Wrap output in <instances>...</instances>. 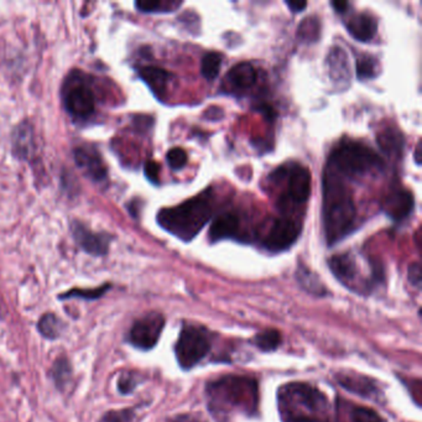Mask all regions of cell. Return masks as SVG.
Here are the masks:
<instances>
[{"mask_svg":"<svg viewBox=\"0 0 422 422\" xmlns=\"http://www.w3.org/2000/svg\"><path fill=\"white\" fill-rule=\"evenodd\" d=\"M209 409L216 417L233 412L251 415L258 405V384L246 376H225L207 388Z\"/></svg>","mask_w":422,"mask_h":422,"instance_id":"obj_1","label":"cell"},{"mask_svg":"<svg viewBox=\"0 0 422 422\" xmlns=\"http://www.w3.org/2000/svg\"><path fill=\"white\" fill-rule=\"evenodd\" d=\"M357 209L350 191L337 178L326 173L324 181V235L329 245L350 235L355 225Z\"/></svg>","mask_w":422,"mask_h":422,"instance_id":"obj_2","label":"cell"},{"mask_svg":"<svg viewBox=\"0 0 422 422\" xmlns=\"http://www.w3.org/2000/svg\"><path fill=\"white\" fill-rule=\"evenodd\" d=\"M277 400L282 422H324L329 411L326 396L305 383L282 386Z\"/></svg>","mask_w":422,"mask_h":422,"instance_id":"obj_3","label":"cell"},{"mask_svg":"<svg viewBox=\"0 0 422 422\" xmlns=\"http://www.w3.org/2000/svg\"><path fill=\"white\" fill-rule=\"evenodd\" d=\"M209 193L211 191H206L176 207L161 209L157 213V223L180 239H192L212 216Z\"/></svg>","mask_w":422,"mask_h":422,"instance_id":"obj_4","label":"cell"},{"mask_svg":"<svg viewBox=\"0 0 422 422\" xmlns=\"http://www.w3.org/2000/svg\"><path fill=\"white\" fill-rule=\"evenodd\" d=\"M62 103L73 120L84 121L95 113L97 97L88 74L73 70L62 84Z\"/></svg>","mask_w":422,"mask_h":422,"instance_id":"obj_5","label":"cell"},{"mask_svg":"<svg viewBox=\"0 0 422 422\" xmlns=\"http://www.w3.org/2000/svg\"><path fill=\"white\" fill-rule=\"evenodd\" d=\"M329 162L336 171L344 176H362L376 169H381L383 162L376 152L357 141H345L334 149Z\"/></svg>","mask_w":422,"mask_h":422,"instance_id":"obj_6","label":"cell"},{"mask_svg":"<svg viewBox=\"0 0 422 422\" xmlns=\"http://www.w3.org/2000/svg\"><path fill=\"white\" fill-rule=\"evenodd\" d=\"M209 350L211 341L207 332L201 327L188 324L183 327L180 334L175 353L180 367L188 370L204 360Z\"/></svg>","mask_w":422,"mask_h":422,"instance_id":"obj_7","label":"cell"},{"mask_svg":"<svg viewBox=\"0 0 422 422\" xmlns=\"http://www.w3.org/2000/svg\"><path fill=\"white\" fill-rule=\"evenodd\" d=\"M164 326L165 319L161 313H147L133 324L129 332V342L139 350H152L157 345Z\"/></svg>","mask_w":422,"mask_h":422,"instance_id":"obj_8","label":"cell"},{"mask_svg":"<svg viewBox=\"0 0 422 422\" xmlns=\"http://www.w3.org/2000/svg\"><path fill=\"white\" fill-rule=\"evenodd\" d=\"M301 233V227L295 220L279 218L274 222L264 239V246L268 251H282L290 248Z\"/></svg>","mask_w":422,"mask_h":422,"instance_id":"obj_9","label":"cell"},{"mask_svg":"<svg viewBox=\"0 0 422 422\" xmlns=\"http://www.w3.org/2000/svg\"><path fill=\"white\" fill-rule=\"evenodd\" d=\"M74 161L77 166L88 176L92 181L102 183L108 178V170L103 157L93 146H79L74 150Z\"/></svg>","mask_w":422,"mask_h":422,"instance_id":"obj_10","label":"cell"},{"mask_svg":"<svg viewBox=\"0 0 422 422\" xmlns=\"http://www.w3.org/2000/svg\"><path fill=\"white\" fill-rule=\"evenodd\" d=\"M73 238L76 243L92 256H105L110 248V237L105 233H94L79 222L72 223Z\"/></svg>","mask_w":422,"mask_h":422,"instance_id":"obj_11","label":"cell"},{"mask_svg":"<svg viewBox=\"0 0 422 422\" xmlns=\"http://www.w3.org/2000/svg\"><path fill=\"white\" fill-rule=\"evenodd\" d=\"M383 209L391 219L402 220L411 214L414 196L405 188H394L384 198Z\"/></svg>","mask_w":422,"mask_h":422,"instance_id":"obj_12","label":"cell"},{"mask_svg":"<svg viewBox=\"0 0 422 422\" xmlns=\"http://www.w3.org/2000/svg\"><path fill=\"white\" fill-rule=\"evenodd\" d=\"M289 176V197L292 202L297 204H303L308 201L311 193V173L306 167L301 165H294L287 170Z\"/></svg>","mask_w":422,"mask_h":422,"instance_id":"obj_13","label":"cell"},{"mask_svg":"<svg viewBox=\"0 0 422 422\" xmlns=\"http://www.w3.org/2000/svg\"><path fill=\"white\" fill-rule=\"evenodd\" d=\"M329 265L339 282L350 289H355V282L358 277V268L355 264V258L350 256V253L332 256L329 259Z\"/></svg>","mask_w":422,"mask_h":422,"instance_id":"obj_14","label":"cell"},{"mask_svg":"<svg viewBox=\"0 0 422 422\" xmlns=\"http://www.w3.org/2000/svg\"><path fill=\"white\" fill-rule=\"evenodd\" d=\"M345 27L355 40L367 42L376 37L378 21L369 13H360L352 16Z\"/></svg>","mask_w":422,"mask_h":422,"instance_id":"obj_15","label":"cell"},{"mask_svg":"<svg viewBox=\"0 0 422 422\" xmlns=\"http://www.w3.org/2000/svg\"><path fill=\"white\" fill-rule=\"evenodd\" d=\"M329 77L334 84H350V66L348 55L341 47H334L327 58Z\"/></svg>","mask_w":422,"mask_h":422,"instance_id":"obj_16","label":"cell"},{"mask_svg":"<svg viewBox=\"0 0 422 422\" xmlns=\"http://www.w3.org/2000/svg\"><path fill=\"white\" fill-rule=\"evenodd\" d=\"M139 74L157 97L162 98L165 95L167 86L171 81V73L167 72L166 70H164V68L146 66V67H141L139 70Z\"/></svg>","mask_w":422,"mask_h":422,"instance_id":"obj_17","label":"cell"},{"mask_svg":"<svg viewBox=\"0 0 422 422\" xmlns=\"http://www.w3.org/2000/svg\"><path fill=\"white\" fill-rule=\"evenodd\" d=\"M239 230V218L235 213H225L219 216L209 228V238L219 240L232 238Z\"/></svg>","mask_w":422,"mask_h":422,"instance_id":"obj_18","label":"cell"},{"mask_svg":"<svg viewBox=\"0 0 422 422\" xmlns=\"http://www.w3.org/2000/svg\"><path fill=\"white\" fill-rule=\"evenodd\" d=\"M378 145L389 157H400L405 145L402 131L395 128H388L378 134Z\"/></svg>","mask_w":422,"mask_h":422,"instance_id":"obj_19","label":"cell"},{"mask_svg":"<svg viewBox=\"0 0 422 422\" xmlns=\"http://www.w3.org/2000/svg\"><path fill=\"white\" fill-rule=\"evenodd\" d=\"M258 79L254 66L249 62H240L230 68L227 79L237 88H249L256 84Z\"/></svg>","mask_w":422,"mask_h":422,"instance_id":"obj_20","label":"cell"},{"mask_svg":"<svg viewBox=\"0 0 422 422\" xmlns=\"http://www.w3.org/2000/svg\"><path fill=\"white\" fill-rule=\"evenodd\" d=\"M338 383L341 385L345 388L350 393H355L362 396L373 395V393L376 391L374 383L367 379L365 376H355V374H341L337 376Z\"/></svg>","mask_w":422,"mask_h":422,"instance_id":"obj_21","label":"cell"},{"mask_svg":"<svg viewBox=\"0 0 422 422\" xmlns=\"http://www.w3.org/2000/svg\"><path fill=\"white\" fill-rule=\"evenodd\" d=\"M32 146H34L32 129L27 126V123H24L16 129L14 136L15 152L19 154V157H29L32 155Z\"/></svg>","mask_w":422,"mask_h":422,"instance_id":"obj_22","label":"cell"},{"mask_svg":"<svg viewBox=\"0 0 422 422\" xmlns=\"http://www.w3.org/2000/svg\"><path fill=\"white\" fill-rule=\"evenodd\" d=\"M297 280L301 284V286L316 295H324V286L322 282H319L312 271L308 270L306 266H300V269L297 270Z\"/></svg>","mask_w":422,"mask_h":422,"instance_id":"obj_23","label":"cell"},{"mask_svg":"<svg viewBox=\"0 0 422 422\" xmlns=\"http://www.w3.org/2000/svg\"><path fill=\"white\" fill-rule=\"evenodd\" d=\"M223 56L219 53H209L204 55L201 62V73L207 81L217 79L220 71Z\"/></svg>","mask_w":422,"mask_h":422,"instance_id":"obj_24","label":"cell"},{"mask_svg":"<svg viewBox=\"0 0 422 422\" xmlns=\"http://www.w3.org/2000/svg\"><path fill=\"white\" fill-rule=\"evenodd\" d=\"M254 343L259 350L271 352L277 350L282 344V334L277 329H265L261 334H256Z\"/></svg>","mask_w":422,"mask_h":422,"instance_id":"obj_25","label":"cell"},{"mask_svg":"<svg viewBox=\"0 0 422 422\" xmlns=\"http://www.w3.org/2000/svg\"><path fill=\"white\" fill-rule=\"evenodd\" d=\"M180 6L181 3L171 0H140L136 3V9L141 13H167Z\"/></svg>","mask_w":422,"mask_h":422,"instance_id":"obj_26","label":"cell"},{"mask_svg":"<svg viewBox=\"0 0 422 422\" xmlns=\"http://www.w3.org/2000/svg\"><path fill=\"white\" fill-rule=\"evenodd\" d=\"M381 72L379 62L376 58L364 55L357 61V76L360 79H374Z\"/></svg>","mask_w":422,"mask_h":422,"instance_id":"obj_27","label":"cell"},{"mask_svg":"<svg viewBox=\"0 0 422 422\" xmlns=\"http://www.w3.org/2000/svg\"><path fill=\"white\" fill-rule=\"evenodd\" d=\"M297 35L303 41H316L318 37H319V21H318V19H316V18L305 19L298 27Z\"/></svg>","mask_w":422,"mask_h":422,"instance_id":"obj_28","label":"cell"},{"mask_svg":"<svg viewBox=\"0 0 422 422\" xmlns=\"http://www.w3.org/2000/svg\"><path fill=\"white\" fill-rule=\"evenodd\" d=\"M39 329L46 338H56L61 332V324L55 315L47 313L39 322Z\"/></svg>","mask_w":422,"mask_h":422,"instance_id":"obj_29","label":"cell"},{"mask_svg":"<svg viewBox=\"0 0 422 422\" xmlns=\"http://www.w3.org/2000/svg\"><path fill=\"white\" fill-rule=\"evenodd\" d=\"M166 159L172 170H180L187 164V152L181 147H173L167 152Z\"/></svg>","mask_w":422,"mask_h":422,"instance_id":"obj_30","label":"cell"},{"mask_svg":"<svg viewBox=\"0 0 422 422\" xmlns=\"http://www.w3.org/2000/svg\"><path fill=\"white\" fill-rule=\"evenodd\" d=\"M353 422H384L374 410L369 407H355L352 412Z\"/></svg>","mask_w":422,"mask_h":422,"instance_id":"obj_31","label":"cell"},{"mask_svg":"<svg viewBox=\"0 0 422 422\" xmlns=\"http://www.w3.org/2000/svg\"><path fill=\"white\" fill-rule=\"evenodd\" d=\"M110 285H105V286L99 287L95 290H72V291L67 292L66 295H63L62 298L66 297H84V298H97L105 294V290H108Z\"/></svg>","mask_w":422,"mask_h":422,"instance_id":"obj_32","label":"cell"},{"mask_svg":"<svg viewBox=\"0 0 422 422\" xmlns=\"http://www.w3.org/2000/svg\"><path fill=\"white\" fill-rule=\"evenodd\" d=\"M146 178H149L152 183H159L160 178V165L157 161H147L144 167Z\"/></svg>","mask_w":422,"mask_h":422,"instance_id":"obj_33","label":"cell"},{"mask_svg":"<svg viewBox=\"0 0 422 422\" xmlns=\"http://www.w3.org/2000/svg\"><path fill=\"white\" fill-rule=\"evenodd\" d=\"M407 277H409V282H411L414 286H421V266H420V263H414V264L409 266Z\"/></svg>","mask_w":422,"mask_h":422,"instance_id":"obj_34","label":"cell"},{"mask_svg":"<svg viewBox=\"0 0 422 422\" xmlns=\"http://www.w3.org/2000/svg\"><path fill=\"white\" fill-rule=\"evenodd\" d=\"M136 385V376L133 374H124V376L120 378L119 381V390L121 393H129L133 390Z\"/></svg>","mask_w":422,"mask_h":422,"instance_id":"obj_35","label":"cell"},{"mask_svg":"<svg viewBox=\"0 0 422 422\" xmlns=\"http://www.w3.org/2000/svg\"><path fill=\"white\" fill-rule=\"evenodd\" d=\"M129 412H110L105 415L102 422H129Z\"/></svg>","mask_w":422,"mask_h":422,"instance_id":"obj_36","label":"cell"},{"mask_svg":"<svg viewBox=\"0 0 422 422\" xmlns=\"http://www.w3.org/2000/svg\"><path fill=\"white\" fill-rule=\"evenodd\" d=\"M285 3L290 8V11H295V13H300V11H303L308 6L306 1H298V0H296V1H289V0H286Z\"/></svg>","mask_w":422,"mask_h":422,"instance_id":"obj_37","label":"cell"},{"mask_svg":"<svg viewBox=\"0 0 422 422\" xmlns=\"http://www.w3.org/2000/svg\"><path fill=\"white\" fill-rule=\"evenodd\" d=\"M258 110H261V113L265 115L268 119H272V118H275V115H277L275 114V110H272L270 105H261V107L258 108Z\"/></svg>","mask_w":422,"mask_h":422,"instance_id":"obj_38","label":"cell"},{"mask_svg":"<svg viewBox=\"0 0 422 422\" xmlns=\"http://www.w3.org/2000/svg\"><path fill=\"white\" fill-rule=\"evenodd\" d=\"M348 1H343V0H341V1H332V6L334 8V11H337V13H344V11H347V8H348Z\"/></svg>","mask_w":422,"mask_h":422,"instance_id":"obj_39","label":"cell"},{"mask_svg":"<svg viewBox=\"0 0 422 422\" xmlns=\"http://www.w3.org/2000/svg\"><path fill=\"white\" fill-rule=\"evenodd\" d=\"M421 141L417 143L416 150H415V160H416L417 165L421 164Z\"/></svg>","mask_w":422,"mask_h":422,"instance_id":"obj_40","label":"cell"}]
</instances>
